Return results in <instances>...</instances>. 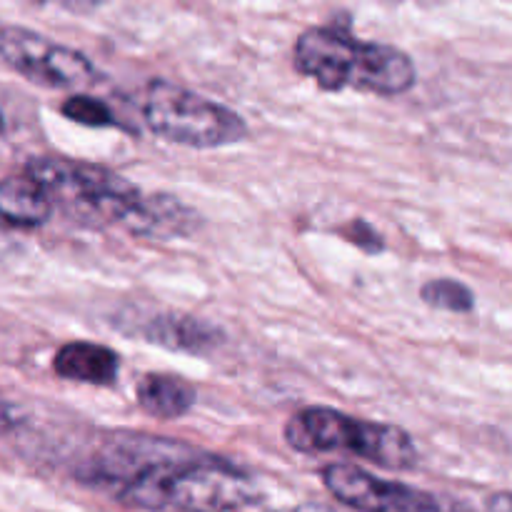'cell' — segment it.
<instances>
[{
    "instance_id": "9c48e42d",
    "label": "cell",
    "mask_w": 512,
    "mask_h": 512,
    "mask_svg": "<svg viewBox=\"0 0 512 512\" xmlns=\"http://www.w3.org/2000/svg\"><path fill=\"white\" fill-rule=\"evenodd\" d=\"M53 373L63 380H73V383L108 388L118 380L120 358L108 345L70 340V343L60 345L55 353Z\"/></svg>"
},
{
    "instance_id": "e0dca14e",
    "label": "cell",
    "mask_w": 512,
    "mask_h": 512,
    "mask_svg": "<svg viewBox=\"0 0 512 512\" xmlns=\"http://www.w3.org/2000/svg\"><path fill=\"white\" fill-rule=\"evenodd\" d=\"M488 510L490 512H510V495L508 493L490 495V498H488Z\"/></svg>"
},
{
    "instance_id": "7c38bea8",
    "label": "cell",
    "mask_w": 512,
    "mask_h": 512,
    "mask_svg": "<svg viewBox=\"0 0 512 512\" xmlns=\"http://www.w3.org/2000/svg\"><path fill=\"white\" fill-rule=\"evenodd\" d=\"M420 298L425 305L445 313H473L475 295L465 283L455 278H435L420 288Z\"/></svg>"
},
{
    "instance_id": "2e32d148",
    "label": "cell",
    "mask_w": 512,
    "mask_h": 512,
    "mask_svg": "<svg viewBox=\"0 0 512 512\" xmlns=\"http://www.w3.org/2000/svg\"><path fill=\"white\" fill-rule=\"evenodd\" d=\"M40 5H55V8H63L68 13H93L98 0H33Z\"/></svg>"
},
{
    "instance_id": "ac0fdd59",
    "label": "cell",
    "mask_w": 512,
    "mask_h": 512,
    "mask_svg": "<svg viewBox=\"0 0 512 512\" xmlns=\"http://www.w3.org/2000/svg\"><path fill=\"white\" fill-rule=\"evenodd\" d=\"M5 133V118H3V110H0V135Z\"/></svg>"
},
{
    "instance_id": "277c9868",
    "label": "cell",
    "mask_w": 512,
    "mask_h": 512,
    "mask_svg": "<svg viewBox=\"0 0 512 512\" xmlns=\"http://www.w3.org/2000/svg\"><path fill=\"white\" fill-rule=\"evenodd\" d=\"M283 438L298 453H350L385 470H413L420 460L408 430L355 418L325 405H308L290 415Z\"/></svg>"
},
{
    "instance_id": "52a82bcc",
    "label": "cell",
    "mask_w": 512,
    "mask_h": 512,
    "mask_svg": "<svg viewBox=\"0 0 512 512\" xmlns=\"http://www.w3.org/2000/svg\"><path fill=\"white\" fill-rule=\"evenodd\" d=\"M320 480L338 503L358 512H455L438 495L383 480L358 465L330 463L320 470Z\"/></svg>"
},
{
    "instance_id": "9a60e30c",
    "label": "cell",
    "mask_w": 512,
    "mask_h": 512,
    "mask_svg": "<svg viewBox=\"0 0 512 512\" xmlns=\"http://www.w3.org/2000/svg\"><path fill=\"white\" fill-rule=\"evenodd\" d=\"M25 415L20 413L18 405H13L10 400H5L3 395H0V435H8L13 433V430H18L20 425H23Z\"/></svg>"
},
{
    "instance_id": "8fae6325",
    "label": "cell",
    "mask_w": 512,
    "mask_h": 512,
    "mask_svg": "<svg viewBox=\"0 0 512 512\" xmlns=\"http://www.w3.org/2000/svg\"><path fill=\"white\" fill-rule=\"evenodd\" d=\"M138 405L158 420H178L188 415L195 405V388L180 375L145 373L138 380Z\"/></svg>"
},
{
    "instance_id": "ba28073f",
    "label": "cell",
    "mask_w": 512,
    "mask_h": 512,
    "mask_svg": "<svg viewBox=\"0 0 512 512\" xmlns=\"http://www.w3.org/2000/svg\"><path fill=\"white\" fill-rule=\"evenodd\" d=\"M148 343L163 345L168 350H180L190 355H210L225 343V333L208 320L185 313H158L150 315L140 328Z\"/></svg>"
},
{
    "instance_id": "30bf717a",
    "label": "cell",
    "mask_w": 512,
    "mask_h": 512,
    "mask_svg": "<svg viewBox=\"0 0 512 512\" xmlns=\"http://www.w3.org/2000/svg\"><path fill=\"white\" fill-rule=\"evenodd\" d=\"M53 218L45 190L28 175L0 180V233L35 230Z\"/></svg>"
},
{
    "instance_id": "5b68a950",
    "label": "cell",
    "mask_w": 512,
    "mask_h": 512,
    "mask_svg": "<svg viewBox=\"0 0 512 512\" xmlns=\"http://www.w3.org/2000/svg\"><path fill=\"white\" fill-rule=\"evenodd\" d=\"M143 120L158 138L195 150L243 143L250 133L233 108L163 78H153L145 88Z\"/></svg>"
},
{
    "instance_id": "8992f818",
    "label": "cell",
    "mask_w": 512,
    "mask_h": 512,
    "mask_svg": "<svg viewBox=\"0 0 512 512\" xmlns=\"http://www.w3.org/2000/svg\"><path fill=\"white\" fill-rule=\"evenodd\" d=\"M0 60L43 88L83 90L98 83V68L88 55L23 25L0 23Z\"/></svg>"
},
{
    "instance_id": "7a4b0ae2",
    "label": "cell",
    "mask_w": 512,
    "mask_h": 512,
    "mask_svg": "<svg viewBox=\"0 0 512 512\" xmlns=\"http://www.w3.org/2000/svg\"><path fill=\"white\" fill-rule=\"evenodd\" d=\"M295 68L323 90H358L393 98L415 85V63L405 50L368 43L335 25H318L300 33L293 48Z\"/></svg>"
},
{
    "instance_id": "3957f363",
    "label": "cell",
    "mask_w": 512,
    "mask_h": 512,
    "mask_svg": "<svg viewBox=\"0 0 512 512\" xmlns=\"http://www.w3.org/2000/svg\"><path fill=\"white\" fill-rule=\"evenodd\" d=\"M33 178L58 208L83 228H123L135 235L148 193L115 170L63 155H43L25 163Z\"/></svg>"
},
{
    "instance_id": "5bb4252c",
    "label": "cell",
    "mask_w": 512,
    "mask_h": 512,
    "mask_svg": "<svg viewBox=\"0 0 512 512\" xmlns=\"http://www.w3.org/2000/svg\"><path fill=\"white\" fill-rule=\"evenodd\" d=\"M340 235H343L348 243H353L355 248L365 250V253H383L385 250L383 235H380L373 225L365 223V220L360 218L350 220L345 228H340Z\"/></svg>"
},
{
    "instance_id": "4fadbf2b",
    "label": "cell",
    "mask_w": 512,
    "mask_h": 512,
    "mask_svg": "<svg viewBox=\"0 0 512 512\" xmlns=\"http://www.w3.org/2000/svg\"><path fill=\"white\" fill-rule=\"evenodd\" d=\"M60 113L73 120V123L85 125V128H120L118 118H115L113 108L108 103L83 93L65 98L63 105H60Z\"/></svg>"
},
{
    "instance_id": "6da1fadb",
    "label": "cell",
    "mask_w": 512,
    "mask_h": 512,
    "mask_svg": "<svg viewBox=\"0 0 512 512\" xmlns=\"http://www.w3.org/2000/svg\"><path fill=\"white\" fill-rule=\"evenodd\" d=\"M140 510L233 512L260 498L253 475L230 460L145 433H113L75 470Z\"/></svg>"
}]
</instances>
